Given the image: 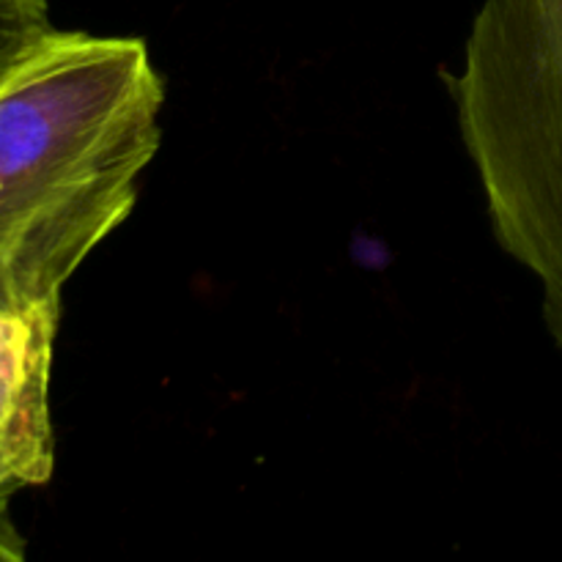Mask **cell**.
Listing matches in <instances>:
<instances>
[{
	"mask_svg": "<svg viewBox=\"0 0 562 562\" xmlns=\"http://www.w3.org/2000/svg\"><path fill=\"white\" fill-rule=\"evenodd\" d=\"M165 88L143 38L53 31L0 82V313L60 305L157 157Z\"/></svg>",
	"mask_w": 562,
	"mask_h": 562,
	"instance_id": "cell-1",
	"label": "cell"
},
{
	"mask_svg": "<svg viewBox=\"0 0 562 562\" xmlns=\"http://www.w3.org/2000/svg\"><path fill=\"white\" fill-rule=\"evenodd\" d=\"M450 91L494 236L562 351V0H486Z\"/></svg>",
	"mask_w": 562,
	"mask_h": 562,
	"instance_id": "cell-2",
	"label": "cell"
},
{
	"mask_svg": "<svg viewBox=\"0 0 562 562\" xmlns=\"http://www.w3.org/2000/svg\"><path fill=\"white\" fill-rule=\"evenodd\" d=\"M58 316L60 305L36 307L14 335L0 340V527H11V497L53 475L49 373Z\"/></svg>",
	"mask_w": 562,
	"mask_h": 562,
	"instance_id": "cell-3",
	"label": "cell"
},
{
	"mask_svg": "<svg viewBox=\"0 0 562 562\" xmlns=\"http://www.w3.org/2000/svg\"><path fill=\"white\" fill-rule=\"evenodd\" d=\"M53 31L47 0H0V82L9 80Z\"/></svg>",
	"mask_w": 562,
	"mask_h": 562,
	"instance_id": "cell-4",
	"label": "cell"
},
{
	"mask_svg": "<svg viewBox=\"0 0 562 562\" xmlns=\"http://www.w3.org/2000/svg\"><path fill=\"white\" fill-rule=\"evenodd\" d=\"M0 560L16 562L22 560V541L14 527H0Z\"/></svg>",
	"mask_w": 562,
	"mask_h": 562,
	"instance_id": "cell-5",
	"label": "cell"
},
{
	"mask_svg": "<svg viewBox=\"0 0 562 562\" xmlns=\"http://www.w3.org/2000/svg\"><path fill=\"white\" fill-rule=\"evenodd\" d=\"M27 313H0V340H5L9 335H14L16 329L22 327V322L27 318Z\"/></svg>",
	"mask_w": 562,
	"mask_h": 562,
	"instance_id": "cell-6",
	"label": "cell"
}]
</instances>
